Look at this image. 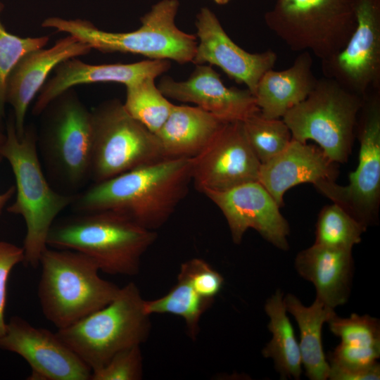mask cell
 Here are the masks:
<instances>
[{
  "instance_id": "obj_1",
  "label": "cell",
  "mask_w": 380,
  "mask_h": 380,
  "mask_svg": "<svg viewBox=\"0 0 380 380\" xmlns=\"http://www.w3.org/2000/svg\"><path fill=\"white\" fill-rule=\"evenodd\" d=\"M192 158L164 159L94 183L76 195L80 213L110 211L156 231L174 213L191 182Z\"/></svg>"
},
{
  "instance_id": "obj_2",
  "label": "cell",
  "mask_w": 380,
  "mask_h": 380,
  "mask_svg": "<svg viewBox=\"0 0 380 380\" xmlns=\"http://www.w3.org/2000/svg\"><path fill=\"white\" fill-rule=\"evenodd\" d=\"M0 155L8 161L15 180V199L6 210L20 215L26 226L23 262L37 267L48 247L47 236L56 217L73 203L76 195L60 193L49 184L42 170L35 128L25 127L23 137H19L13 114L6 122Z\"/></svg>"
},
{
  "instance_id": "obj_3",
  "label": "cell",
  "mask_w": 380,
  "mask_h": 380,
  "mask_svg": "<svg viewBox=\"0 0 380 380\" xmlns=\"http://www.w3.org/2000/svg\"><path fill=\"white\" fill-rule=\"evenodd\" d=\"M156 238V231L121 215L96 211L53 223L46 243L87 255L105 273L134 276L139 271L142 255Z\"/></svg>"
},
{
  "instance_id": "obj_4",
  "label": "cell",
  "mask_w": 380,
  "mask_h": 380,
  "mask_svg": "<svg viewBox=\"0 0 380 380\" xmlns=\"http://www.w3.org/2000/svg\"><path fill=\"white\" fill-rule=\"evenodd\" d=\"M179 8L178 0H160L141 17L138 29L125 32L102 30L87 20L60 17L46 18L42 27L68 33L102 53H131L185 64L192 62L197 38L177 26Z\"/></svg>"
},
{
  "instance_id": "obj_5",
  "label": "cell",
  "mask_w": 380,
  "mask_h": 380,
  "mask_svg": "<svg viewBox=\"0 0 380 380\" xmlns=\"http://www.w3.org/2000/svg\"><path fill=\"white\" fill-rule=\"evenodd\" d=\"M37 296L44 317L58 329L67 328L108 305L120 287L101 278L96 263L72 250L42 253Z\"/></svg>"
},
{
  "instance_id": "obj_6",
  "label": "cell",
  "mask_w": 380,
  "mask_h": 380,
  "mask_svg": "<svg viewBox=\"0 0 380 380\" xmlns=\"http://www.w3.org/2000/svg\"><path fill=\"white\" fill-rule=\"evenodd\" d=\"M144 300L138 286L130 282L108 305L56 333L93 372L118 353L141 346L147 339L151 315Z\"/></svg>"
},
{
  "instance_id": "obj_7",
  "label": "cell",
  "mask_w": 380,
  "mask_h": 380,
  "mask_svg": "<svg viewBox=\"0 0 380 380\" xmlns=\"http://www.w3.org/2000/svg\"><path fill=\"white\" fill-rule=\"evenodd\" d=\"M37 147L47 174L73 191L90 179L91 114L76 91L69 89L42 112Z\"/></svg>"
},
{
  "instance_id": "obj_8",
  "label": "cell",
  "mask_w": 380,
  "mask_h": 380,
  "mask_svg": "<svg viewBox=\"0 0 380 380\" xmlns=\"http://www.w3.org/2000/svg\"><path fill=\"white\" fill-rule=\"evenodd\" d=\"M264 20L291 51L322 61L341 51L355 30V0H276Z\"/></svg>"
},
{
  "instance_id": "obj_9",
  "label": "cell",
  "mask_w": 380,
  "mask_h": 380,
  "mask_svg": "<svg viewBox=\"0 0 380 380\" xmlns=\"http://www.w3.org/2000/svg\"><path fill=\"white\" fill-rule=\"evenodd\" d=\"M363 98L334 80L322 77L303 101L282 117L292 137L315 141L337 164L347 162L355 138Z\"/></svg>"
},
{
  "instance_id": "obj_10",
  "label": "cell",
  "mask_w": 380,
  "mask_h": 380,
  "mask_svg": "<svg viewBox=\"0 0 380 380\" xmlns=\"http://www.w3.org/2000/svg\"><path fill=\"white\" fill-rule=\"evenodd\" d=\"M91 114L90 179L94 183L164 160L156 134L130 116L118 99L99 103Z\"/></svg>"
},
{
  "instance_id": "obj_11",
  "label": "cell",
  "mask_w": 380,
  "mask_h": 380,
  "mask_svg": "<svg viewBox=\"0 0 380 380\" xmlns=\"http://www.w3.org/2000/svg\"><path fill=\"white\" fill-rule=\"evenodd\" d=\"M356 137L360 142L358 163L348 184L321 180L313 185L367 229L376 222L380 203V90L363 97Z\"/></svg>"
},
{
  "instance_id": "obj_12",
  "label": "cell",
  "mask_w": 380,
  "mask_h": 380,
  "mask_svg": "<svg viewBox=\"0 0 380 380\" xmlns=\"http://www.w3.org/2000/svg\"><path fill=\"white\" fill-rule=\"evenodd\" d=\"M357 25L345 47L321 61L324 77L365 97L380 90V0H355Z\"/></svg>"
},
{
  "instance_id": "obj_13",
  "label": "cell",
  "mask_w": 380,
  "mask_h": 380,
  "mask_svg": "<svg viewBox=\"0 0 380 380\" xmlns=\"http://www.w3.org/2000/svg\"><path fill=\"white\" fill-rule=\"evenodd\" d=\"M260 165L248 141L243 122H228L192 158L191 182L203 194L225 191L258 181Z\"/></svg>"
},
{
  "instance_id": "obj_14",
  "label": "cell",
  "mask_w": 380,
  "mask_h": 380,
  "mask_svg": "<svg viewBox=\"0 0 380 380\" xmlns=\"http://www.w3.org/2000/svg\"><path fill=\"white\" fill-rule=\"evenodd\" d=\"M0 348L16 353L29 364L30 380H89L90 367L56 334L36 327L18 316L12 317Z\"/></svg>"
},
{
  "instance_id": "obj_15",
  "label": "cell",
  "mask_w": 380,
  "mask_h": 380,
  "mask_svg": "<svg viewBox=\"0 0 380 380\" xmlns=\"http://www.w3.org/2000/svg\"><path fill=\"white\" fill-rule=\"evenodd\" d=\"M203 194L224 216L234 243H240L246 232L253 229L274 246L289 249V223L280 206L258 181Z\"/></svg>"
},
{
  "instance_id": "obj_16",
  "label": "cell",
  "mask_w": 380,
  "mask_h": 380,
  "mask_svg": "<svg viewBox=\"0 0 380 380\" xmlns=\"http://www.w3.org/2000/svg\"><path fill=\"white\" fill-rule=\"evenodd\" d=\"M195 27L197 44L191 63L218 67L254 94L260 77L273 69L277 53L271 49L260 53L245 51L230 38L208 7L201 8L196 15Z\"/></svg>"
},
{
  "instance_id": "obj_17",
  "label": "cell",
  "mask_w": 380,
  "mask_h": 380,
  "mask_svg": "<svg viewBox=\"0 0 380 380\" xmlns=\"http://www.w3.org/2000/svg\"><path fill=\"white\" fill-rule=\"evenodd\" d=\"M162 76L157 86L167 99L194 103L224 122H243L260 110L248 89L227 87L210 65H196L185 80Z\"/></svg>"
},
{
  "instance_id": "obj_18",
  "label": "cell",
  "mask_w": 380,
  "mask_h": 380,
  "mask_svg": "<svg viewBox=\"0 0 380 380\" xmlns=\"http://www.w3.org/2000/svg\"><path fill=\"white\" fill-rule=\"evenodd\" d=\"M91 49L88 44L68 34L58 39L51 47L30 51L18 61L6 80V101L13 108L12 114L19 137L24 134L28 107L51 72L61 62L89 54Z\"/></svg>"
},
{
  "instance_id": "obj_19",
  "label": "cell",
  "mask_w": 380,
  "mask_h": 380,
  "mask_svg": "<svg viewBox=\"0 0 380 380\" xmlns=\"http://www.w3.org/2000/svg\"><path fill=\"white\" fill-rule=\"evenodd\" d=\"M170 65L168 60L146 59L132 63L94 65L86 63L77 57L68 58L56 67L53 76L40 89L32 113L39 115L52 100L75 86L107 82L127 86L146 77L162 76Z\"/></svg>"
},
{
  "instance_id": "obj_20",
  "label": "cell",
  "mask_w": 380,
  "mask_h": 380,
  "mask_svg": "<svg viewBox=\"0 0 380 380\" xmlns=\"http://www.w3.org/2000/svg\"><path fill=\"white\" fill-rule=\"evenodd\" d=\"M337 167L319 146L292 138L281 152L260 165L258 181L281 207L284 194L291 187L335 180Z\"/></svg>"
},
{
  "instance_id": "obj_21",
  "label": "cell",
  "mask_w": 380,
  "mask_h": 380,
  "mask_svg": "<svg viewBox=\"0 0 380 380\" xmlns=\"http://www.w3.org/2000/svg\"><path fill=\"white\" fill-rule=\"evenodd\" d=\"M298 274L311 282L315 299L335 309L348 300L354 273L352 250L313 244L299 252L295 258Z\"/></svg>"
},
{
  "instance_id": "obj_22",
  "label": "cell",
  "mask_w": 380,
  "mask_h": 380,
  "mask_svg": "<svg viewBox=\"0 0 380 380\" xmlns=\"http://www.w3.org/2000/svg\"><path fill=\"white\" fill-rule=\"evenodd\" d=\"M312 65V54L303 51L289 68L265 72L253 94L260 114L266 118H282L287 111L305 99L318 80L313 73Z\"/></svg>"
},
{
  "instance_id": "obj_23",
  "label": "cell",
  "mask_w": 380,
  "mask_h": 380,
  "mask_svg": "<svg viewBox=\"0 0 380 380\" xmlns=\"http://www.w3.org/2000/svg\"><path fill=\"white\" fill-rule=\"evenodd\" d=\"M225 122L198 106L174 105L155 134L163 159L193 158Z\"/></svg>"
},
{
  "instance_id": "obj_24",
  "label": "cell",
  "mask_w": 380,
  "mask_h": 380,
  "mask_svg": "<svg viewBox=\"0 0 380 380\" xmlns=\"http://www.w3.org/2000/svg\"><path fill=\"white\" fill-rule=\"evenodd\" d=\"M286 310L292 315L299 328V348L302 365L310 380L328 379L329 365L322 345V327L335 313L315 299L310 306L304 305L293 294L284 297Z\"/></svg>"
},
{
  "instance_id": "obj_25",
  "label": "cell",
  "mask_w": 380,
  "mask_h": 380,
  "mask_svg": "<svg viewBox=\"0 0 380 380\" xmlns=\"http://www.w3.org/2000/svg\"><path fill=\"white\" fill-rule=\"evenodd\" d=\"M264 309L270 319L267 328L272 339L262 354L273 360L281 379H299L303 372L299 344L287 315L284 294L279 289L266 300Z\"/></svg>"
},
{
  "instance_id": "obj_26",
  "label": "cell",
  "mask_w": 380,
  "mask_h": 380,
  "mask_svg": "<svg viewBox=\"0 0 380 380\" xmlns=\"http://www.w3.org/2000/svg\"><path fill=\"white\" fill-rule=\"evenodd\" d=\"M213 303V300L201 296L188 279L179 272L177 283L171 290L160 298L144 300V309L149 315L167 313L181 317L189 336L194 339L200 319Z\"/></svg>"
},
{
  "instance_id": "obj_27",
  "label": "cell",
  "mask_w": 380,
  "mask_h": 380,
  "mask_svg": "<svg viewBox=\"0 0 380 380\" xmlns=\"http://www.w3.org/2000/svg\"><path fill=\"white\" fill-rule=\"evenodd\" d=\"M146 77L126 87L123 106L127 113L156 134L168 118L173 106L156 84Z\"/></svg>"
},
{
  "instance_id": "obj_28",
  "label": "cell",
  "mask_w": 380,
  "mask_h": 380,
  "mask_svg": "<svg viewBox=\"0 0 380 380\" xmlns=\"http://www.w3.org/2000/svg\"><path fill=\"white\" fill-rule=\"evenodd\" d=\"M366 229L343 208L333 203L324 206L318 215L314 244L352 250L360 243Z\"/></svg>"
},
{
  "instance_id": "obj_29",
  "label": "cell",
  "mask_w": 380,
  "mask_h": 380,
  "mask_svg": "<svg viewBox=\"0 0 380 380\" xmlns=\"http://www.w3.org/2000/svg\"><path fill=\"white\" fill-rule=\"evenodd\" d=\"M243 125L248 141L261 164L281 152L293 138L282 119L266 118L260 110L244 120Z\"/></svg>"
},
{
  "instance_id": "obj_30",
  "label": "cell",
  "mask_w": 380,
  "mask_h": 380,
  "mask_svg": "<svg viewBox=\"0 0 380 380\" xmlns=\"http://www.w3.org/2000/svg\"><path fill=\"white\" fill-rule=\"evenodd\" d=\"M0 1V14L4 9ZM49 36L21 37L8 32L0 19V122L5 117L6 85L8 76L18 61L27 53L44 48Z\"/></svg>"
},
{
  "instance_id": "obj_31",
  "label": "cell",
  "mask_w": 380,
  "mask_h": 380,
  "mask_svg": "<svg viewBox=\"0 0 380 380\" xmlns=\"http://www.w3.org/2000/svg\"><path fill=\"white\" fill-rule=\"evenodd\" d=\"M332 334L341 343L356 347L380 348L379 320L369 315L353 313L342 318L336 312L327 322Z\"/></svg>"
},
{
  "instance_id": "obj_32",
  "label": "cell",
  "mask_w": 380,
  "mask_h": 380,
  "mask_svg": "<svg viewBox=\"0 0 380 380\" xmlns=\"http://www.w3.org/2000/svg\"><path fill=\"white\" fill-rule=\"evenodd\" d=\"M143 376L140 346L122 350L102 367L91 372V380H139Z\"/></svg>"
},
{
  "instance_id": "obj_33",
  "label": "cell",
  "mask_w": 380,
  "mask_h": 380,
  "mask_svg": "<svg viewBox=\"0 0 380 380\" xmlns=\"http://www.w3.org/2000/svg\"><path fill=\"white\" fill-rule=\"evenodd\" d=\"M179 273L188 279L201 296L211 300H214L223 286V277L201 258H193L182 263Z\"/></svg>"
},
{
  "instance_id": "obj_34",
  "label": "cell",
  "mask_w": 380,
  "mask_h": 380,
  "mask_svg": "<svg viewBox=\"0 0 380 380\" xmlns=\"http://www.w3.org/2000/svg\"><path fill=\"white\" fill-rule=\"evenodd\" d=\"M380 348L356 347L340 343L329 355V365L343 368H363L377 362Z\"/></svg>"
},
{
  "instance_id": "obj_35",
  "label": "cell",
  "mask_w": 380,
  "mask_h": 380,
  "mask_svg": "<svg viewBox=\"0 0 380 380\" xmlns=\"http://www.w3.org/2000/svg\"><path fill=\"white\" fill-rule=\"evenodd\" d=\"M23 260V247L6 241H0V338L4 334L6 328L4 310L8 277L12 269Z\"/></svg>"
},
{
  "instance_id": "obj_36",
  "label": "cell",
  "mask_w": 380,
  "mask_h": 380,
  "mask_svg": "<svg viewBox=\"0 0 380 380\" xmlns=\"http://www.w3.org/2000/svg\"><path fill=\"white\" fill-rule=\"evenodd\" d=\"M328 379L330 380H379L380 365L377 362L363 368H343L329 365Z\"/></svg>"
},
{
  "instance_id": "obj_37",
  "label": "cell",
  "mask_w": 380,
  "mask_h": 380,
  "mask_svg": "<svg viewBox=\"0 0 380 380\" xmlns=\"http://www.w3.org/2000/svg\"><path fill=\"white\" fill-rule=\"evenodd\" d=\"M3 159L2 156L0 155V162ZM15 192V186H11L9 187L5 192L0 194V215L2 213V210L8 201L13 196Z\"/></svg>"
},
{
  "instance_id": "obj_38",
  "label": "cell",
  "mask_w": 380,
  "mask_h": 380,
  "mask_svg": "<svg viewBox=\"0 0 380 380\" xmlns=\"http://www.w3.org/2000/svg\"><path fill=\"white\" fill-rule=\"evenodd\" d=\"M215 3L219 5H224L229 3L231 0H213Z\"/></svg>"
},
{
  "instance_id": "obj_39",
  "label": "cell",
  "mask_w": 380,
  "mask_h": 380,
  "mask_svg": "<svg viewBox=\"0 0 380 380\" xmlns=\"http://www.w3.org/2000/svg\"><path fill=\"white\" fill-rule=\"evenodd\" d=\"M6 139V134L3 133L0 129V146L3 144Z\"/></svg>"
}]
</instances>
